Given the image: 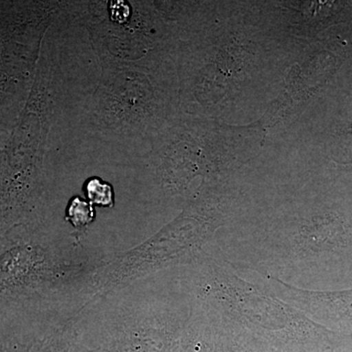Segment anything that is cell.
<instances>
[{"label":"cell","instance_id":"obj_1","mask_svg":"<svg viewBox=\"0 0 352 352\" xmlns=\"http://www.w3.org/2000/svg\"><path fill=\"white\" fill-rule=\"evenodd\" d=\"M50 271L47 252L27 229L0 234V326L36 307Z\"/></svg>","mask_w":352,"mask_h":352},{"label":"cell","instance_id":"obj_2","mask_svg":"<svg viewBox=\"0 0 352 352\" xmlns=\"http://www.w3.org/2000/svg\"><path fill=\"white\" fill-rule=\"evenodd\" d=\"M226 332L212 328L191 330L176 342L171 352H224Z\"/></svg>","mask_w":352,"mask_h":352},{"label":"cell","instance_id":"obj_3","mask_svg":"<svg viewBox=\"0 0 352 352\" xmlns=\"http://www.w3.org/2000/svg\"><path fill=\"white\" fill-rule=\"evenodd\" d=\"M224 352H274L265 342H258L245 335L226 333Z\"/></svg>","mask_w":352,"mask_h":352},{"label":"cell","instance_id":"obj_4","mask_svg":"<svg viewBox=\"0 0 352 352\" xmlns=\"http://www.w3.org/2000/svg\"><path fill=\"white\" fill-rule=\"evenodd\" d=\"M87 191L88 198L91 200L92 203L104 206V207L113 206V190L110 185L94 178L88 182Z\"/></svg>","mask_w":352,"mask_h":352},{"label":"cell","instance_id":"obj_5","mask_svg":"<svg viewBox=\"0 0 352 352\" xmlns=\"http://www.w3.org/2000/svg\"><path fill=\"white\" fill-rule=\"evenodd\" d=\"M94 208L80 198L74 199L69 205L68 217L69 221L76 226H82L94 219Z\"/></svg>","mask_w":352,"mask_h":352},{"label":"cell","instance_id":"obj_6","mask_svg":"<svg viewBox=\"0 0 352 352\" xmlns=\"http://www.w3.org/2000/svg\"><path fill=\"white\" fill-rule=\"evenodd\" d=\"M0 352H29V344L18 337H7L0 344Z\"/></svg>","mask_w":352,"mask_h":352}]
</instances>
